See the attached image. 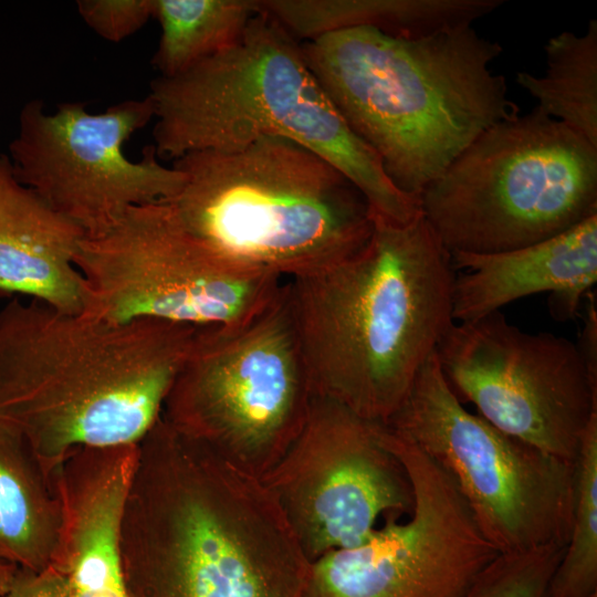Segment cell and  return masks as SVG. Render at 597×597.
I'll return each mask as SVG.
<instances>
[{"label":"cell","mask_w":597,"mask_h":597,"mask_svg":"<svg viewBox=\"0 0 597 597\" xmlns=\"http://www.w3.org/2000/svg\"><path fill=\"white\" fill-rule=\"evenodd\" d=\"M565 546L500 553L462 597H548Z\"/></svg>","instance_id":"cell-22"},{"label":"cell","mask_w":597,"mask_h":597,"mask_svg":"<svg viewBox=\"0 0 597 597\" xmlns=\"http://www.w3.org/2000/svg\"><path fill=\"white\" fill-rule=\"evenodd\" d=\"M160 39L153 65L159 76L180 75L237 43L260 0H153Z\"/></svg>","instance_id":"cell-19"},{"label":"cell","mask_w":597,"mask_h":597,"mask_svg":"<svg viewBox=\"0 0 597 597\" xmlns=\"http://www.w3.org/2000/svg\"><path fill=\"white\" fill-rule=\"evenodd\" d=\"M313 396L284 281L276 298L245 323L199 328L161 417L261 479L300 434Z\"/></svg>","instance_id":"cell-8"},{"label":"cell","mask_w":597,"mask_h":597,"mask_svg":"<svg viewBox=\"0 0 597 597\" xmlns=\"http://www.w3.org/2000/svg\"><path fill=\"white\" fill-rule=\"evenodd\" d=\"M85 24L106 41L118 43L153 18V0H78Z\"/></svg>","instance_id":"cell-23"},{"label":"cell","mask_w":597,"mask_h":597,"mask_svg":"<svg viewBox=\"0 0 597 597\" xmlns=\"http://www.w3.org/2000/svg\"><path fill=\"white\" fill-rule=\"evenodd\" d=\"M85 232L21 184L0 154V292L82 313L75 254Z\"/></svg>","instance_id":"cell-16"},{"label":"cell","mask_w":597,"mask_h":597,"mask_svg":"<svg viewBox=\"0 0 597 597\" xmlns=\"http://www.w3.org/2000/svg\"><path fill=\"white\" fill-rule=\"evenodd\" d=\"M573 524L548 597H597V416L575 461Z\"/></svg>","instance_id":"cell-21"},{"label":"cell","mask_w":597,"mask_h":597,"mask_svg":"<svg viewBox=\"0 0 597 597\" xmlns=\"http://www.w3.org/2000/svg\"><path fill=\"white\" fill-rule=\"evenodd\" d=\"M385 446L409 476L413 509L390 515L364 544L311 562L302 597H462L500 554L444 470L381 425Z\"/></svg>","instance_id":"cell-12"},{"label":"cell","mask_w":597,"mask_h":597,"mask_svg":"<svg viewBox=\"0 0 597 597\" xmlns=\"http://www.w3.org/2000/svg\"><path fill=\"white\" fill-rule=\"evenodd\" d=\"M260 481L310 562L364 544L380 516L413 509L407 471L383 442L378 422L315 395L300 434Z\"/></svg>","instance_id":"cell-14"},{"label":"cell","mask_w":597,"mask_h":597,"mask_svg":"<svg viewBox=\"0 0 597 597\" xmlns=\"http://www.w3.org/2000/svg\"><path fill=\"white\" fill-rule=\"evenodd\" d=\"M373 219L362 250L285 290L313 394L386 423L454 323L455 270L422 212Z\"/></svg>","instance_id":"cell-3"},{"label":"cell","mask_w":597,"mask_h":597,"mask_svg":"<svg viewBox=\"0 0 597 597\" xmlns=\"http://www.w3.org/2000/svg\"><path fill=\"white\" fill-rule=\"evenodd\" d=\"M263 9L294 39L373 28L400 38H422L472 25L503 0H263Z\"/></svg>","instance_id":"cell-17"},{"label":"cell","mask_w":597,"mask_h":597,"mask_svg":"<svg viewBox=\"0 0 597 597\" xmlns=\"http://www.w3.org/2000/svg\"><path fill=\"white\" fill-rule=\"evenodd\" d=\"M61 525L54 478L0 420V559L33 572L46 568L56 555Z\"/></svg>","instance_id":"cell-18"},{"label":"cell","mask_w":597,"mask_h":597,"mask_svg":"<svg viewBox=\"0 0 597 597\" xmlns=\"http://www.w3.org/2000/svg\"><path fill=\"white\" fill-rule=\"evenodd\" d=\"M121 553L130 597H302L311 564L260 479L161 416L137 442Z\"/></svg>","instance_id":"cell-1"},{"label":"cell","mask_w":597,"mask_h":597,"mask_svg":"<svg viewBox=\"0 0 597 597\" xmlns=\"http://www.w3.org/2000/svg\"><path fill=\"white\" fill-rule=\"evenodd\" d=\"M542 76L516 74L517 84L546 115L585 136L597 146V21L583 35L563 31L544 46Z\"/></svg>","instance_id":"cell-20"},{"label":"cell","mask_w":597,"mask_h":597,"mask_svg":"<svg viewBox=\"0 0 597 597\" xmlns=\"http://www.w3.org/2000/svg\"><path fill=\"white\" fill-rule=\"evenodd\" d=\"M148 95L159 158L232 151L263 136L284 137L342 171L373 216L408 223L421 213L419 199L391 182L378 155L343 118L298 41L263 7L237 43L180 75L157 76Z\"/></svg>","instance_id":"cell-5"},{"label":"cell","mask_w":597,"mask_h":597,"mask_svg":"<svg viewBox=\"0 0 597 597\" xmlns=\"http://www.w3.org/2000/svg\"><path fill=\"white\" fill-rule=\"evenodd\" d=\"M155 116L149 95L125 100L102 113L84 102L60 103L48 113L41 100L20 111L8 158L17 179L84 232H97L132 207L168 202L186 176L157 160L147 147L140 160L124 144Z\"/></svg>","instance_id":"cell-13"},{"label":"cell","mask_w":597,"mask_h":597,"mask_svg":"<svg viewBox=\"0 0 597 597\" xmlns=\"http://www.w3.org/2000/svg\"><path fill=\"white\" fill-rule=\"evenodd\" d=\"M451 478L499 553L565 546L573 524L575 462L548 454L471 413L447 383L436 353L398 411L383 423Z\"/></svg>","instance_id":"cell-10"},{"label":"cell","mask_w":597,"mask_h":597,"mask_svg":"<svg viewBox=\"0 0 597 597\" xmlns=\"http://www.w3.org/2000/svg\"><path fill=\"white\" fill-rule=\"evenodd\" d=\"M18 568L0 559V597L9 588Z\"/></svg>","instance_id":"cell-25"},{"label":"cell","mask_w":597,"mask_h":597,"mask_svg":"<svg viewBox=\"0 0 597 597\" xmlns=\"http://www.w3.org/2000/svg\"><path fill=\"white\" fill-rule=\"evenodd\" d=\"M200 327L111 323L15 297L0 310V420L51 479L77 449L135 444Z\"/></svg>","instance_id":"cell-2"},{"label":"cell","mask_w":597,"mask_h":597,"mask_svg":"<svg viewBox=\"0 0 597 597\" xmlns=\"http://www.w3.org/2000/svg\"><path fill=\"white\" fill-rule=\"evenodd\" d=\"M419 200L450 254L530 245L597 214V146L535 107L484 130Z\"/></svg>","instance_id":"cell-7"},{"label":"cell","mask_w":597,"mask_h":597,"mask_svg":"<svg viewBox=\"0 0 597 597\" xmlns=\"http://www.w3.org/2000/svg\"><path fill=\"white\" fill-rule=\"evenodd\" d=\"M168 201L184 227L221 256L284 280L356 254L374 219L368 201L336 167L304 146L263 136L232 151L187 154Z\"/></svg>","instance_id":"cell-6"},{"label":"cell","mask_w":597,"mask_h":597,"mask_svg":"<svg viewBox=\"0 0 597 597\" xmlns=\"http://www.w3.org/2000/svg\"><path fill=\"white\" fill-rule=\"evenodd\" d=\"M301 48L391 182L418 199L484 130L520 115L505 77L490 70L502 45L472 25L413 39L355 28Z\"/></svg>","instance_id":"cell-4"},{"label":"cell","mask_w":597,"mask_h":597,"mask_svg":"<svg viewBox=\"0 0 597 597\" xmlns=\"http://www.w3.org/2000/svg\"><path fill=\"white\" fill-rule=\"evenodd\" d=\"M1 597H66V577L54 562L39 572L18 568Z\"/></svg>","instance_id":"cell-24"},{"label":"cell","mask_w":597,"mask_h":597,"mask_svg":"<svg viewBox=\"0 0 597 597\" xmlns=\"http://www.w3.org/2000/svg\"><path fill=\"white\" fill-rule=\"evenodd\" d=\"M453 321L498 312L536 293H551L557 318L576 315L597 281V214L543 241L489 254L451 253Z\"/></svg>","instance_id":"cell-15"},{"label":"cell","mask_w":597,"mask_h":597,"mask_svg":"<svg viewBox=\"0 0 597 597\" xmlns=\"http://www.w3.org/2000/svg\"><path fill=\"white\" fill-rule=\"evenodd\" d=\"M75 265L84 284L82 313L111 323L240 325L266 308L285 281L218 254L184 227L169 202L132 207L84 234Z\"/></svg>","instance_id":"cell-9"},{"label":"cell","mask_w":597,"mask_h":597,"mask_svg":"<svg viewBox=\"0 0 597 597\" xmlns=\"http://www.w3.org/2000/svg\"><path fill=\"white\" fill-rule=\"evenodd\" d=\"M440 369L461 402L504 433L575 462L597 416V374L577 344L527 333L501 311L453 323L440 341Z\"/></svg>","instance_id":"cell-11"}]
</instances>
